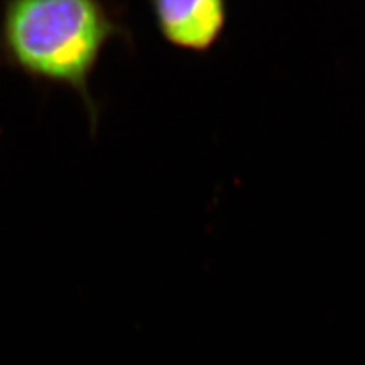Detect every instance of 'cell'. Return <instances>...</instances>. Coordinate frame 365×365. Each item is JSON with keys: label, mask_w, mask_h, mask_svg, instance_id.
I'll list each match as a JSON object with an SVG mask.
<instances>
[{"label": "cell", "mask_w": 365, "mask_h": 365, "mask_svg": "<svg viewBox=\"0 0 365 365\" xmlns=\"http://www.w3.org/2000/svg\"><path fill=\"white\" fill-rule=\"evenodd\" d=\"M122 36L104 0H5L0 60L34 81L72 90L96 125L90 79L107 46Z\"/></svg>", "instance_id": "6da1fadb"}, {"label": "cell", "mask_w": 365, "mask_h": 365, "mask_svg": "<svg viewBox=\"0 0 365 365\" xmlns=\"http://www.w3.org/2000/svg\"><path fill=\"white\" fill-rule=\"evenodd\" d=\"M151 11L163 40L193 53L215 48L228 19L227 0H151Z\"/></svg>", "instance_id": "7a4b0ae2"}]
</instances>
